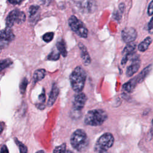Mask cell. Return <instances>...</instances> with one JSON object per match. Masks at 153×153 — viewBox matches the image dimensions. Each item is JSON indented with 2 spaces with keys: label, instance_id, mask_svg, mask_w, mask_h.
Returning a JSON list of instances; mask_svg holds the SVG:
<instances>
[{
  "label": "cell",
  "instance_id": "1",
  "mask_svg": "<svg viewBox=\"0 0 153 153\" xmlns=\"http://www.w3.org/2000/svg\"><path fill=\"white\" fill-rule=\"evenodd\" d=\"M86 76L85 71L81 66L76 67L71 73L69 76L70 82L72 89L75 92H81L85 85Z\"/></svg>",
  "mask_w": 153,
  "mask_h": 153
},
{
  "label": "cell",
  "instance_id": "2",
  "mask_svg": "<svg viewBox=\"0 0 153 153\" xmlns=\"http://www.w3.org/2000/svg\"><path fill=\"white\" fill-rule=\"evenodd\" d=\"M108 118L107 113L102 109H93L90 111L86 114L84 118V123L91 126L102 125Z\"/></svg>",
  "mask_w": 153,
  "mask_h": 153
},
{
  "label": "cell",
  "instance_id": "3",
  "mask_svg": "<svg viewBox=\"0 0 153 153\" xmlns=\"http://www.w3.org/2000/svg\"><path fill=\"white\" fill-rule=\"evenodd\" d=\"M71 143L76 151L79 152L85 151L88 145L86 133L81 129L75 130L71 137Z\"/></svg>",
  "mask_w": 153,
  "mask_h": 153
},
{
  "label": "cell",
  "instance_id": "4",
  "mask_svg": "<svg viewBox=\"0 0 153 153\" xmlns=\"http://www.w3.org/2000/svg\"><path fill=\"white\" fill-rule=\"evenodd\" d=\"M70 28L79 37L85 38L88 35V30L84 23L75 16H71L68 20Z\"/></svg>",
  "mask_w": 153,
  "mask_h": 153
},
{
  "label": "cell",
  "instance_id": "5",
  "mask_svg": "<svg viewBox=\"0 0 153 153\" xmlns=\"http://www.w3.org/2000/svg\"><path fill=\"white\" fill-rule=\"evenodd\" d=\"M114 142V138L111 133H104L96 142L94 150L99 152L102 151H107L113 145Z\"/></svg>",
  "mask_w": 153,
  "mask_h": 153
},
{
  "label": "cell",
  "instance_id": "6",
  "mask_svg": "<svg viewBox=\"0 0 153 153\" xmlns=\"http://www.w3.org/2000/svg\"><path fill=\"white\" fill-rule=\"evenodd\" d=\"M26 20V15L19 10H14L11 11L6 18V26L11 28L15 23L21 24Z\"/></svg>",
  "mask_w": 153,
  "mask_h": 153
},
{
  "label": "cell",
  "instance_id": "7",
  "mask_svg": "<svg viewBox=\"0 0 153 153\" xmlns=\"http://www.w3.org/2000/svg\"><path fill=\"white\" fill-rule=\"evenodd\" d=\"M87 97L83 93H78L75 97L73 101L72 110L74 114H79V112L84 108L86 102Z\"/></svg>",
  "mask_w": 153,
  "mask_h": 153
},
{
  "label": "cell",
  "instance_id": "8",
  "mask_svg": "<svg viewBox=\"0 0 153 153\" xmlns=\"http://www.w3.org/2000/svg\"><path fill=\"white\" fill-rule=\"evenodd\" d=\"M15 38V36L11 28L6 27L1 31L0 45L1 49L5 48L8 44L11 42Z\"/></svg>",
  "mask_w": 153,
  "mask_h": 153
},
{
  "label": "cell",
  "instance_id": "9",
  "mask_svg": "<svg viewBox=\"0 0 153 153\" xmlns=\"http://www.w3.org/2000/svg\"><path fill=\"white\" fill-rule=\"evenodd\" d=\"M137 32L133 27H126L121 32V38L126 43H130L137 38Z\"/></svg>",
  "mask_w": 153,
  "mask_h": 153
},
{
  "label": "cell",
  "instance_id": "10",
  "mask_svg": "<svg viewBox=\"0 0 153 153\" xmlns=\"http://www.w3.org/2000/svg\"><path fill=\"white\" fill-rule=\"evenodd\" d=\"M136 44L134 42H130L128 43L123 49L122 54L123 55V57L121 60V65L123 66L125 65L128 60H129L130 58H131L133 54H134V51L136 49Z\"/></svg>",
  "mask_w": 153,
  "mask_h": 153
},
{
  "label": "cell",
  "instance_id": "11",
  "mask_svg": "<svg viewBox=\"0 0 153 153\" xmlns=\"http://www.w3.org/2000/svg\"><path fill=\"white\" fill-rule=\"evenodd\" d=\"M140 60L139 56L133 55L131 57V63L127 68L126 75L128 77H130L137 72L140 68Z\"/></svg>",
  "mask_w": 153,
  "mask_h": 153
},
{
  "label": "cell",
  "instance_id": "12",
  "mask_svg": "<svg viewBox=\"0 0 153 153\" xmlns=\"http://www.w3.org/2000/svg\"><path fill=\"white\" fill-rule=\"evenodd\" d=\"M78 47L79 48L81 57L82 63L85 65H88L91 63V58L87 50V48L81 42H79L78 44Z\"/></svg>",
  "mask_w": 153,
  "mask_h": 153
},
{
  "label": "cell",
  "instance_id": "13",
  "mask_svg": "<svg viewBox=\"0 0 153 153\" xmlns=\"http://www.w3.org/2000/svg\"><path fill=\"white\" fill-rule=\"evenodd\" d=\"M59 93V89L58 88V86L56 83H54L52 85V88L49 95L48 100L47 102V105L48 106H51L54 102H56L57 96Z\"/></svg>",
  "mask_w": 153,
  "mask_h": 153
},
{
  "label": "cell",
  "instance_id": "14",
  "mask_svg": "<svg viewBox=\"0 0 153 153\" xmlns=\"http://www.w3.org/2000/svg\"><path fill=\"white\" fill-rule=\"evenodd\" d=\"M137 83L138 82L137 81V78L136 76H135L131 79L130 80H129L128 82H126L123 85V90L126 93H131L133 91Z\"/></svg>",
  "mask_w": 153,
  "mask_h": 153
},
{
  "label": "cell",
  "instance_id": "15",
  "mask_svg": "<svg viewBox=\"0 0 153 153\" xmlns=\"http://www.w3.org/2000/svg\"><path fill=\"white\" fill-rule=\"evenodd\" d=\"M152 69V65H149L148 66H146V68H145L139 74V75L137 76H136L137 82L138 83L142 82L145 79V78L149 75V74L151 71Z\"/></svg>",
  "mask_w": 153,
  "mask_h": 153
},
{
  "label": "cell",
  "instance_id": "16",
  "mask_svg": "<svg viewBox=\"0 0 153 153\" xmlns=\"http://www.w3.org/2000/svg\"><path fill=\"white\" fill-rule=\"evenodd\" d=\"M46 71L44 69L36 70L33 74V80L35 83L42 80L45 76Z\"/></svg>",
  "mask_w": 153,
  "mask_h": 153
},
{
  "label": "cell",
  "instance_id": "17",
  "mask_svg": "<svg viewBox=\"0 0 153 153\" xmlns=\"http://www.w3.org/2000/svg\"><path fill=\"white\" fill-rule=\"evenodd\" d=\"M152 42V38L150 36H148L144 39L138 45V50L141 52L145 51L149 47V45Z\"/></svg>",
  "mask_w": 153,
  "mask_h": 153
},
{
  "label": "cell",
  "instance_id": "18",
  "mask_svg": "<svg viewBox=\"0 0 153 153\" xmlns=\"http://www.w3.org/2000/svg\"><path fill=\"white\" fill-rule=\"evenodd\" d=\"M56 47L59 53L63 56V57H66L67 56L68 52L66 48V44L63 39H61L57 42Z\"/></svg>",
  "mask_w": 153,
  "mask_h": 153
},
{
  "label": "cell",
  "instance_id": "19",
  "mask_svg": "<svg viewBox=\"0 0 153 153\" xmlns=\"http://www.w3.org/2000/svg\"><path fill=\"white\" fill-rule=\"evenodd\" d=\"M38 100H39V102L36 104L37 108L40 109H44L45 108L44 103H45V90H44V88L42 89V91L41 93L39 95Z\"/></svg>",
  "mask_w": 153,
  "mask_h": 153
},
{
  "label": "cell",
  "instance_id": "20",
  "mask_svg": "<svg viewBox=\"0 0 153 153\" xmlns=\"http://www.w3.org/2000/svg\"><path fill=\"white\" fill-rule=\"evenodd\" d=\"M39 7L38 5H31L29 9V17L30 19H34L36 16H38V13L39 12Z\"/></svg>",
  "mask_w": 153,
  "mask_h": 153
},
{
  "label": "cell",
  "instance_id": "21",
  "mask_svg": "<svg viewBox=\"0 0 153 153\" xmlns=\"http://www.w3.org/2000/svg\"><path fill=\"white\" fill-rule=\"evenodd\" d=\"M60 53L58 51V50H53L51 51V52L49 54V55L47 57V59L50 60H57L60 57Z\"/></svg>",
  "mask_w": 153,
  "mask_h": 153
},
{
  "label": "cell",
  "instance_id": "22",
  "mask_svg": "<svg viewBox=\"0 0 153 153\" xmlns=\"http://www.w3.org/2000/svg\"><path fill=\"white\" fill-rule=\"evenodd\" d=\"M27 84H28L27 79H26V78H24L20 84V91L22 94H24L25 93Z\"/></svg>",
  "mask_w": 153,
  "mask_h": 153
},
{
  "label": "cell",
  "instance_id": "23",
  "mask_svg": "<svg viewBox=\"0 0 153 153\" xmlns=\"http://www.w3.org/2000/svg\"><path fill=\"white\" fill-rule=\"evenodd\" d=\"M15 142L17 146H19V150H20V153H27V147L22 142L19 141L16 138L15 139Z\"/></svg>",
  "mask_w": 153,
  "mask_h": 153
},
{
  "label": "cell",
  "instance_id": "24",
  "mask_svg": "<svg viewBox=\"0 0 153 153\" xmlns=\"http://www.w3.org/2000/svg\"><path fill=\"white\" fill-rule=\"evenodd\" d=\"M12 64V61L10 59H3L1 61V70L2 71L4 69L8 67Z\"/></svg>",
  "mask_w": 153,
  "mask_h": 153
},
{
  "label": "cell",
  "instance_id": "25",
  "mask_svg": "<svg viewBox=\"0 0 153 153\" xmlns=\"http://www.w3.org/2000/svg\"><path fill=\"white\" fill-rule=\"evenodd\" d=\"M66 151V144L65 143H63L58 146H56L53 153H65Z\"/></svg>",
  "mask_w": 153,
  "mask_h": 153
},
{
  "label": "cell",
  "instance_id": "26",
  "mask_svg": "<svg viewBox=\"0 0 153 153\" xmlns=\"http://www.w3.org/2000/svg\"><path fill=\"white\" fill-rule=\"evenodd\" d=\"M53 37H54V33L53 32H48V33H45L43 35L42 39L45 42H49L53 39Z\"/></svg>",
  "mask_w": 153,
  "mask_h": 153
},
{
  "label": "cell",
  "instance_id": "27",
  "mask_svg": "<svg viewBox=\"0 0 153 153\" xmlns=\"http://www.w3.org/2000/svg\"><path fill=\"white\" fill-rule=\"evenodd\" d=\"M148 15L151 16L153 14V0H152L149 5H148Z\"/></svg>",
  "mask_w": 153,
  "mask_h": 153
},
{
  "label": "cell",
  "instance_id": "28",
  "mask_svg": "<svg viewBox=\"0 0 153 153\" xmlns=\"http://www.w3.org/2000/svg\"><path fill=\"white\" fill-rule=\"evenodd\" d=\"M24 0H8V2L13 5H17L20 4Z\"/></svg>",
  "mask_w": 153,
  "mask_h": 153
},
{
  "label": "cell",
  "instance_id": "29",
  "mask_svg": "<svg viewBox=\"0 0 153 153\" xmlns=\"http://www.w3.org/2000/svg\"><path fill=\"white\" fill-rule=\"evenodd\" d=\"M1 153H9L8 148L6 145H4L1 148Z\"/></svg>",
  "mask_w": 153,
  "mask_h": 153
},
{
  "label": "cell",
  "instance_id": "30",
  "mask_svg": "<svg viewBox=\"0 0 153 153\" xmlns=\"http://www.w3.org/2000/svg\"><path fill=\"white\" fill-rule=\"evenodd\" d=\"M148 28L149 30H151V29H153V16L152 17V18L151 19L150 21L148 23Z\"/></svg>",
  "mask_w": 153,
  "mask_h": 153
},
{
  "label": "cell",
  "instance_id": "31",
  "mask_svg": "<svg viewBox=\"0 0 153 153\" xmlns=\"http://www.w3.org/2000/svg\"><path fill=\"white\" fill-rule=\"evenodd\" d=\"M41 3L44 5H45V6H47V5H49L50 4L52 0H40Z\"/></svg>",
  "mask_w": 153,
  "mask_h": 153
},
{
  "label": "cell",
  "instance_id": "32",
  "mask_svg": "<svg viewBox=\"0 0 153 153\" xmlns=\"http://www.w3.org/2000/svg\"><path fill=\"white\" fill-rule=\"evenodd\" d=\"M150 133L151 136H153V120L152 121V126L151 127V130H150Z\"/></svg>",
  "mask_w": 153,
  "mask_h": 153
},
{
  "label": "cell",
  "instance_id": "33",
  "mask_svg": "<svg viewBox=\"0 0 153 153\" xmlns=\"http://www.w3.org/2000/svg\"><path fill=\"white\" fill-rule=\"evenodd\" d=\"M36 153H44V151H42V150H40V151H37Z\"/></svg>",
  "mask_w": 153,
  "mask_h": 153
},
{
  "label": "cell",
  "instance_id": "34",
  "mask_svg": "<svg viewBox=\"0 0 153 153\" xmlns=\"http://www.w3.org/2000/svg\"><path fill=\"white\" fill-rule=\"evenodd\" d=\"M99 153H108V152H107V151H102L99 152Z\"/></svg>",
  "mask_w": 153,
  "mask_h": 153
},
{
  "label": "cell",
  "instance_id": "35",
  "mask_svg": "<svg viewBox=\"0 0 153 153\" xmlns=\"http://www.w3.org/2000/svg\"><path fill=\"white\" fill-rule=\"evenodd\" d=\"M65 153H72L71 151H69V150H66V152Z\"/></svg>",
  "mask_w": 153,
  "mask_h": 153
}]
</instances>
